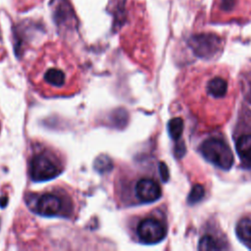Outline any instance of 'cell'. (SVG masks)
Masks as SVG:
<instances>
[{
	"label": "cell",
	"instance_id": "15",
	"mask_svg": "<svg viewBox=\"0 0 251 251\" xmlns=\"http://www.w3.org/2000/svg\"><path fill=\"white\" fill-rule=\"evenodd\" d=\"M160 172H161V176L163 178L164 181H167V179L169 178V171L167 166L164 163L160 164Z\"/></svg>",
	"mask_w": 251,
	"mask_h": 251
},
{
	"label": "cell",
	"instance_id": "6",
	"mask_svg": "<svg viewBox=\"0 0 251 251\" xmlns=\"http://www.w3.org/2000/svg\"><path fill=\"white\" fill-rule=\"evenodd\" d=\"M63 208L62 200L55 194L45 193L40 196L36 202V211L43 216L58 215Z\"/></svg>",
	"mask_w": 251,
	"mask_h": 251
},
{
	"label": "cell",
	"instance_id": "4",
	"mask_svg": "<svg viewBox=\"0 0 251 251\" xmlns=\"http://www.w3.org/2000/svg\"><path fill=\"white\" fill-rule=\"evenodd\" d=\"M189 44L196 55L206 57L219 50L220 38L214 34H199L193 36Z\"/></svg>",
	"mask_w": 251,
	"mask_h": 251
},
{
	"label": "cell",
	"instance_id": "10",
	"mask_svg": "<svg viewBox=\"0 0 251 251\" xmlns=\"http://www.w3.org/2000/svg\"><path fill=\"white\" fill-rule=\"evenodd\" d=\"M236 234L241 241L251 243V219L243 218L237 223Z\"/></svg>",
	"mask_w": 251,
	"mask_h": 251
},
{
	"label": "cell",
	"instance_id": "9",
	"mask_svg": "<svg viewBox=\"0 0 251 251\" xmlns=\"http://www.w3.org/2000/svg\"><path fill=\"white\" fill-rule=\"evenodd\" d=\"M236 151L240 158L251 160V134L240 136L236 141Z\"/></svg>",
	"mask_w": 251,
	"mask_h": 251
},
{
	"label": "cell",
	"instance_id": "3",
	"mask_svg": "<svg viewBox=\"0 0 251 251\" xmlns=\"http://www.w3.org/2000/svg\"><path fill=\"white\" fill-rule=\"evenodd\" d=\"M137 235L144 243H157L165 237L166 227L160 221L148 218L139 223L137 226Z\"/></svg>",
	"mask_w": 251,
	"mask_h": 251
},
{
	"label": "cell",
	"instance_id": "2",
	"mask_svg": "<svg viewBox=\"0 0 251 251\" xmlns=\"http://www.w3.org/2000/svg\"><path fill=\"white\" fill-rule=\"evenodd\" d=\"M59 174V167L51 157L45 154H38L33 157L30 164V176L33 180H49Z\"/></svg>",
	"mask_w": 251,
	"mask_h": 251
},
{
	"label": "cell",
	"instance_id": "5",
	"mask_svg": "<svg viewBox=\"0 0 251 251\" xmlns=\"http://www.w3.org/2000/svg\"><path fill=\"white\" fill-rule=\"evenodd\" d=\"M135 193L137 198L144 203L154 202L161 196L160 185L152 178H141L135 185Z\"/></svg>",
	"mask_w": 251,
	"mask_h": 251
},
{
	"label": "cell",
	"instance_id": "7",
	"mask_svg": "<svg viewBox=\"0 0 251 251\" xmlns=\"http://www.w3.org/2000/svg\"><path fill=\"white\" fill-rule=\"evenodd\" d=\"M66 73L59 68L48 69L43 75V79L48 85L58 88L66 84Z\"/></svg>",
	"mask_w": 251,
	"mask_h": 251
},
{
	"label": "cell",
	"instance_id": "1",
	"mask_svg": "<svg viewBox=\"0 0 251 251\" xmlns=\"http://www.w3.org/2000/svg\"><path fill=\"white\" fill-rule=\"evenodd\" d=\"M201 153L213 165L228 170L233 164V154L228 145L219 138H209L200 147Z\"/></svg>",
	"mask_w": 251,
	"mask_h": 251
},
{
	"label": "cell",
	"instance_id": "8",
	"mask_svg": "<svg viewBox=\"0 0 251 251\" xmlns=\"http://www.w3.org/2000/svg\"><path fill=\"white\" fill-rule=\"evenodd\" d=\"M207 92L214 98L224 97L227 92V81L221 76L211 78L207 84Z\"/></svg>",
	"mask_w": 251,
	"mask_h": 251
},
{
	"label": "cell",
	"instance_id": "14",
	"mask_svg": "<svg viewBox=\"0 0 251 251\" xmlns=\"http://www.w3.org/2000/svg\"><path fill=\"white\" fill-rule=\"evenodd\" d=\"M220 9L225 12H231L235 8V0H220Z\"/></svg>",
	"mask_w": 251,
	"mask_h": 251
},
{
	"label": "cell",
	"instance_id": "12",
	"mask_svg": "<svg viewBox=\"0 0 251 251\" xmlns=\"http://www.w3.org/2000/svg\"><path fill=\"white\" fill-rule=\"evenodd\" d=\"M198 249L199 250H219L221 249V246L219 245L218 241L211 235H204L200 241H199V245H198Z\"/></svg>",
	"mask_w": 251,
	"mask_h": 251
},
{
	"label": "cell",
	"instance_id": "11",
	"mask_svg": "<svg viewBox=\"0 0 251 251\" xmlns=\"http://www.w3.org/2000/svg\"><path fill=\"white\" fill-rule=\"evenodd\" d=\"M169 133L172 138L175 140L178 139L181 136L183 130V121L181 118H174L169 122L168 126Z\"/></svg>",
	"mask_w": 251,
	"mask_h": 251
},
{
	"label": "cell",
	"instance_id": "13",
	"mask_svg": "<svg viewBox=\"0 0 251 251\" xmlns=\"http://www.w3.org/2000/svg\"><path fill=\"white\" fill-rule=\"evenodd\" d=\"M204 188L202 185L200 184H196L192 189H191V192L189 194V197H188V202L190 204H193V203H196L198 202L199 200H201L204 196Z\"/></svg>",
	"mask_w": 251,
	"mask_h": 251
}]
</instances>
